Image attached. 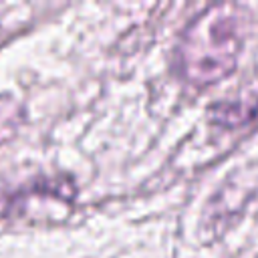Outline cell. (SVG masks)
I'll return each mask as SVG.
<instances>
[{
	"label": "cell",
	"instance_id": "obj_1",
	"mask_svg": "<svg viewBox=\"0 0 258 258\" xmlns=\"http://www.w3.org/2000/svg\"><path fill=\"white\" fill-rule=\"evenodd\" d=\"M240 50V16L232 6H212L183 32L179 42L181 73L196 85L228 75Z\"/></svg>",
	"mask_w": 258,
	"mask_h": 258
}]
</instances>
